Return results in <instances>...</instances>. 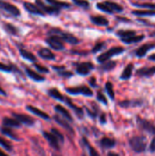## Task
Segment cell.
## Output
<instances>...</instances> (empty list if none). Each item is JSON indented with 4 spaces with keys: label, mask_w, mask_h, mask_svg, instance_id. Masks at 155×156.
<instances>
[{
    "label": "cell",
    "mask_w": 155,
    "mask_h": 156,
    "mask_svg": "<svg viewBox=\"0 0 155 156\" xmlns=\"http://www.w3.org/2000/svg\"><path fill=\"white\" fill-rule=\"evenodd\" d=\"M48 35L50 36H58L62 41H65L69 44H71V45H77L79 43V39L73 36L72 34L70 33H67V32H63L61 31L59 28H51L48 32Z\"/></svg>",
    "instance_id": "obj_1"
},
{
    "label": "cell",
    "mask_w": 155,
    "mask_h": 156,
    "mask_svg": "<svg viewBox=\"0 0 155 156\" xmlns=\"http://www.w3.org/2000/svg\"><path fill=\"white\" fill-rule=\"evenodd\" d=\"M129 144L132 149L136 153H143L146 150L147 146V139L145 136H134L130 139Z\"/></svg>",
    "instance_id": "obj_2"
},
{
    "label": "cell",
    "mask_w": 155,
    "mask_h": 156,
    "mask_svg": "<svg viewBox=\"0 0 155 156\" xmlns=\"http://www.w3.org/2000/svg\"><path fill=\"white\" fill-rule=\"evenodd\" d=\"M125 50L124 48L122 47H114V48H111V49H109L108 51L102 53L101 55H100L97 58L98 62L100 63H103V62H106L108 61L111 58H112L113 56H116V55H119V54H122L123 53Z\"/></svg>",
    "instance_id": "obj_3"
},
{
    "label": "cell",
    "mask_w": 155,
    "mask_h": 156,
    "mask_svg": "<svg viewBox=\"0 0 155 156\" xmlns=\"http://www.w3.org/2000/svg\"><path fill=\"white\" fill-rule=\"evenodd\" d=\"M66 90L69 94H73V95L82 94V95L88 96V97H90V96L93 95L92 90L87 86H79V87H74V88H67Z\"/></svg>",
    "instance_id": "obj_4"
},
{
    "label": "cell",
    "mask_w": 155,
    "mask_h": 156,
    "mask_svg": "<svg viewBox=\"0 0 155 156\" xmlns=\"http://www.w3.org/2000/svg\"><path fill=\"white\" fill-rule=\"evenodd\" d=\"M46 42L51 48H53L55 50L64 49V45L62 43V40L58 36H50L49 37H48L46 39Z\"/></svg>",
    "instance_id": "obj_5"
},
{
    "label": "cell",
    "mask_w": 155,
    "mask_h": 156,
    "mask_svg": "<svg viewBox=\"0 0 155 156\" xmlns=\"http://www.w3.org/2000/svg\"><path fill=\"white\" fill-rule=\"evenodd\" d=\"M0 8L5 10V12L15 16H20V10L14 5L5 2L4 0H0Z\"/></svg>",
    "instance_id": "obj_6"
},
{
    "label": "cell",
    "mask_w": 155,
    "mask_h": 156,
    "mask_svg": "<svg viewBox=\"0 0 155 156\" xmlns=\"http://www.w3.org/2000/svg\"><path fill=\"white\" fill-rule=\"evenodd\" d=\"M94 69V65L91 62H83L80 63L77 66V73L82 76H86L88 75L92 69Z\"/></svg>",
    "instance_id": "obj_7"
},
{
    "label": "cell",
    "mask_w": 155,
    "mask_h": 156,
    "mask_svg": "<svg viewBox=\"0 0 155 156\" xmlns=\"http://www.w3.org/2000/svg\"><path fill=\"white\" fill-rule=\"evenodd\" d=\"M36 4L44 13L50 14V15H57L59 13L58 8H56L52 5H47L44 4V2L42 0H36Z\"/></svg>",
    "instance_id": "obj_8"
},
{
    "label": "cell",
    "mask_w": 155,
    "mask_h": 156,
    "mask_svg": "<svg viewBox=\"0 0 155 156\" xmlns=\"http://www.w3.org/2000/svg\"><path fill=\"white\" fill-rule=\"evenodd\" d=\"M14 119L18 121L20 123L26 124V125H33L35 123V120L26 114H20V113H13Z\"/></svg>",
    "instance_id": "obj_9"
},
{
    "label": "cell",
    "mask_w": 155,
    "mask_h": 156,
    "mask_svg": "<svg viewBox=\"0 0 155 156\" xmlns=\"http://www.w3.org/2000/svg\"><path fill=\"white\" fill-rule=\"evenodd\" d=\"M155 48V44L154 43H146L143 46H141L139 48L136 49L135 51V55L138 57V58H143L149 50L153 49Z\"/></svg>",
    "instance_id": "obj_10"
},
{
    "label": "cell",
    "mask_w": 155,
    "mask_h": 156,
    "mask_svg": "<svg viewBox=\"0 0 155 156\" xmlns=\"http://www.w3.org/2000/svg\"><path fill=\"white\" fill-rule=\"evenodd\" d=\"M138 124H139V126L143 130H144V131H146V132H148L150 133H153V134L155 135V126L153 123L149 122L148 121H146L144 119L138 118Z\"/></svg>",
    "instance_id": "obj_11"
},
{
    "label": "cell",
    "mask_w": 155,
    "mask_h": 156,
    "mask_svg": "<svg viewBox=\"0 0 155 156\" xmlns=\"http://www.w3.org/2000/svg\"><path fill=\"white\" fill-rule=\"evenodd\" d=\"M24 7L26 11H28L29 13L31 14H34V15H38V16H44L45 13L37 5H34L32 3H29V2H24Z\"/></svg>",
    "instance_id": "obj_12"
},
{
    "label": "cell",
    "mask_w": 155,
    "mask_h": 156,
    "mask_svg": "<svg viewBox=\"0 0 155 156\" xmlns=\"http://www.w3.org/2000/svg\"><path fill=\"white\" fill-rule=\"evenodd\" d=\"M43 136L48 140V142L50 144V146H52L56 150L59 149V141L58 140V138L53 133H48V132H44L43 133Z\"/></svg>",
    "instance_id": "obj_13"
},
{
    "label": "cell",
    "mask_w": 155,
    "mask_h": 156,
    "mask_svg": "<svg viewBox=\"0 0 155 156\" xmlns=\"http://www.w3.org/2000/svg\"><path fill=\"white\" fill-rule=\"evenodd\" d=\"M136 74L140 77H152L155 74V66L153 67H147V68H142L137 70Z\"/></svg>",
    "instance_id": "obj_14"
},
{
    "label": "cell",
    "mask_w": 155,
    "mask_h": 156,
    "mask_svg": "<svg viewBox=\"0 0 155 156\" xmlns=\"http://www.w3.org/2000/svg\"><path fill=\"white\" fill-rule=\"evenodd\" d=\"M54 120L56 121L57 123H58L59 125H61L64 129H66L67 131H69L70 133H74L72 127H71V126L69 125V123L68 122L69 121H67L66 119H63V118H61V117H59V116H58V115H55V116H54Z\"/></svg>",
    "instance_id": "obj_15"
},
{
    "label": "cell",
    "mask_w": 155,
    "mask_h": 156,
    "mask_svg": "<svg viewBox=\"0 0 155 156\" xmlns=\"http://www.w3.org/2000/svg\"><path fill=\"white\" fill-rule=\"evenodd\" d=\"M90 20L93 24H95L97 26L105 27V26L109 25V20L102 16H90Z\"/></svg>",
    "instance_id": "obj_16"
},
{
    "label": "cell",
    "mask_w": 155,
    "mask_h": 156,
    "mask_svg": "<svg viewBox=\"0 0 155 156\" xmlns=\"http://www.w3.org/2000/svg\"><path fill=\"white\" fill-rule=\"evenodd\" d=\"M38 56L44 59H48V60H52L55 58V54L48 48H41L38 51Z\"/></svg>",
    "instance_id": "obj_17"
},
{
    "label": "cell",
    "mask_w": 155,
    "mask_h": 156,
    "mask_svg": "<svg viewBox=\"0 0 155 156\" xmlns=\"http://www.w3.org/2000/svg\"><path fill=\"white\" fill-rule=\"evenodd\" d=\"M26 109H27L30 112L34 113L35 115H37V116H38V117H40V118L44 119V120H48V119H49V116H48L46 112H44L43 111H41V110H39V109H37V108H36V107H33V106H27V107H26Z\"/></svg>",
    "instance_id": "obj_18"
},
{
    "label": "cell",
    "mask_w": 155,
    "mask_h": 156,
    "mask_svg": "<svg viewBox=\"0 0 155 156\" xmlns=\"http://www.w3.org/2000/svg\"><path fill=\"white\" fill-rule=\"evenodd\" d=\"M3 125L5 127L8 128H18L20 127V122L16 121V119H11V118H4L3 120Z\"/></svg>",
    "instance_id": "obj_19"
},
{
    "label": "cell",
    "mask_w": 155,
    "mask_h": 156,
    "mask_svg": "<svg viewBox=\"0 0 155 156\" xmlns=\"http://www.w3.org/2000/svg\"><path fill=\"white\" fill-rule=\"evenodd\" d=\"M116 144V142L113 139H111L109 137H104L100 140V146L104 149H110L114 147Z\"/></svg>",
    "instance_id": "obj_20"
},
{
    "label": "cell",
    "mask_w": 155,
    "mask_h": 156,
    "mask_svg": "<svg viewBox=\"0 0 155 156\" xmlns=\"http://www.w3.org/2000/svg\"><path fill=\"white\" fill-rule=\"evenodd\" d=\"M48 4H50L52 6L56 8H69L70 7V5L68 2H63L59 0H46Z\"/></svg>",
    "instance_id": "obj_21"
},
{
    "label": "cell",
    "mask_w": 155,
    "mask_h": 156,
    "mask_svg": "<svg viewBox=\"0 0 155 156\" xmlns=\"http://www.w3.org/2000/svg\"><path fill=\"white\" fill-rule=\"evenodd\" d=\"M133 68H134L133 64H128V65L126 66V68L124 69L123 72L122 73L121 79H122V80H129V79L132 77V75Z\"/></svg>",
    "instance_id": "obj_22"
},
{
    "label": "cell",
    "mask_w": 155,
    "mask_h": 156,
    "mask_svg": "<svg viewBox=\"0 0 155 156\" xmlns=\"http://www.w3.org/2000/svg\"><path fill=\"white\" fill-rule=\"evenodd\" d=\"M26 72L27 76L30 79H32L33 80H35V81H43V80H45V78L43 76H41L40 74H38L37 72H36V71H34V70H32L30 69H26Z\"/></svg>",
    "instance_id": "obj_23"
},
{
    "label": "cell",
    "mask_w": 155,
    "mask_h": 156,
    "mask_svg": "<svg viewBox=\"0 0 155 156\" xmlns=\"http://www.w3.org/2000/svg\"><path fill=\"white\" fill-rule=\"evenodd\" d=\"M144 38V35H140V36H132V37H129L127 38H123V39H121L122 42H124L125 44H134V43H138L140 41H142L143 39Z\"/></svg>",
    "instance_id": "obj_24"
},
{
    "label": "cell",
    "mask_w": 155,
    "mask_h": 156,
    "mask_svg": "<svg viewBox=\"0 0 155 156\" xmlns=\"http://www.w3.org/2000/svg\"><path fill=\"white\" fill-rule=\"evenodd\" d=\"M55 110H56L58 113H60L67 121H69V122L72 121V117H71L70 113H69V112L67 111V109H65L63 106H61V105H57V106L55 107Z\"/></svg>",
    "instance_id": "obj_25"
},
{
    "label": "cell",
    "mask_w": 155,
    "mask_h": 156,
    "mask_svg": "<svg viewBox=\"0 0 155 156\" xmlns=\"http://www.w3.org/2000/svg\"><path fill=\"white\" fill-rule=\"evenodd\" d=\"M113 12H118V13H121V12H122L123 11V7L121 5H119V4H117V3H115V2H112V1H105L104 2Z\"/></svg>",
    "instance_id": "obj_26"
},
{
    "label": "cell",
    "mask_w": 155,
    "mask_h": 156,
    "mask_svg": "<svg viewBox=\"0 0 155 156\" xmlns=\"http://www.w3.org/2000/svg\"><path fill=\"white\" fill-rule=\"evenodd\" d=\"M0 132L3 133V134H5V135H6V136H8V137H10L11 139H14V140H18V137L16 136V134L11 130V128H8V127H2V128H0Z\"/></svg>",
    "instance_id": "obj_27"
},
{
    "label": "cell",
    "mask_w": 155,
    "mask_h": 156,
    "mask_svg": "<svg viewBox=\"0 0 155 156\" xmlns=\"http://www.w3.org/2000/svg\"><path fill=\"white\" fill-rule=\"evenodd\" d=\"M116 34H117V36H118L121 39L127 38V37H132V36L136 35L135 31H133V30H119Z\"/></svg>",
    "instance_id": "obj_28"
},
{
    "label": "cell",
    "mask_w": 155,
    "mask_h": 156,
    "mask_svg": "<svg viewBox=\"0 0 155 156\" xmlns=\"http://www.w3.org/2000/svg\"><path fill=\"white\" fill-rule=\"evenodd\" d=\"M132 14L137 16H155V10H133Z\"/></svg>",
    "instance_id": "obj_29"
},
{
    "label": "cell",
    "mask_w": 155,
    "mask_h": 156,
    "mask_svg": "<svg viewBox=\"0 0 155 156\" xmlns=\"http://www.w3.org/2000/svg\"><path fill=\"white\" fill-rule=\"evenodd\" d=\"M48 94H49V96H51L52 98H54L56 100H58V101H65L64 100V96L57 89H50L48 90Z\"/></svg>",
    "instance_id": "obj_30"
},
{
    "label": "cell",
    "mask_w": 155,
    "mask_h": 156,
    "mask_svg": "<svg viewBox=\"0 0 155 156\" xmlns=\"http://www.w3.org/2000/svg\"><path fill=\"white\" fill-rule=\"evenodd\" d=\"M19 52H20V55L24 58H26V59H27V60H29V61H36L37 60V58L31 53V52H29V51H27V50H26V49H20L19 50Z\"/></svg>",
    "instance_id": "obj_31"
},
{
    "label": "cell",
    "mask_w": 155,
    "mask_h": 156,
    "mask_svg": "<svg viewBox=\"0 0 155 156\" xmlns=\"http://www.w3.org/2000/svg\"><path fill=\"white\" fill-rule=\"evenodd\" d=\"M4 28H5V30L7 33L11 34V35L16 36V35L18 34V29H17L15 26H13L12 24L5 23V24H4Z\"/></svg>",
    "instance_id": "obj_32"
},
{
    "label": "cell",
    "mask_w": 155,
    "mask_h": 156,
    "mask_svg": "<svg viewBox=\"0 0 155 156\" xmlns=\"http://www.w3.org/2000/svg\"><path fill=\"white\" fill-rule=\"evenodd\" d=\"M115 66H116L115 61H106V62H103V64L100 67V69L103 71H109L114 69Z\"/></svg>",
    "instance_id": "obj_33"
},
{
    "label": "cell",
    "mask_w": 155,
    "mask_h": 156,
    "mask_svg": "<svg viewBox=\"0 0 155 156\" xmlns=\"http://www.w3.org/2000/svg\"><path fill=\"white\" fill-rule=\"evenodd\" d=\"M122 107H135L141 106L143 104L142 101H125L120 103Z\"/></svg>",
    "instance_id": "obj_34"
},
{
    "label": "cell",
    "mask_w": 155,
    "mask_h": 156,
    "mask_svg": "<svg viewBox=\"0 0 155 156\" xmlns=\"http://www.w3.org/2000/svg\"><path fill=\"white\" fill-rule=\"evenodd\" d=\"M96 6H97V8L98 9H100V11H102V12H105V13H108V14H113L114 12L104 3V2H102V3H98L97 5H96Z\"/></svg>",
    "instance_id": "obj_35"
},
{
    "label": "cell",
    "mask_w": 155,
    "mask_h": 156,
    "mask_svg": "<svg viewBox=\"0 0 155 156\" xmlns=\"http://www.w3.org/2000/svg\"><path fill=\"white\" fill-rule=\"evenodd\" d=\"M133 5L142 8H148L149 10H155V4H152V3H142V4L133 3Z\"/></svg>",
    "instance_id": "obj_36"
},
{
    "label": "cell",
    "mask_w": 155,
    "mask_h": 156,
    "mask_svg": "<svg viewBox=\"0 0 155 156\" xmlns=\"http://www.w3.org/2000/svg\"><path fill=\"white\" fill-rule=\"evenodd\" d=\"M83 142H84V144H86V146L88 147V149H89V152H90V156H100L99 154V153L96 151V149H94L89 143H88V141L85 139V138H83Z\"/></svg>",
    "instance_id": "obj_37"
},
{
    "label": "cell",
    "mask_w": 155,
    "mask_h": 156,
    "mask_svg": "<svg viewBox=\"0 0 155 156\" xmlns=\"http://www.w3.org/2000/svg\"><path fill=\"white\" fill-rule=\"evenodd\" d=\"M65 101L68 103V105H69L73 110H75V112H76V113L79 115V116H82V114H83V112H82V109L81 108H79V107H77V106H75L71 101H70V100H69V99H67V100H65Z\"/></svg>",
    "instance_id": "obj_38"
},
{
    "label": "cell",
    "mask_w": 155,
    "mask_h": 156,
    "mask_svg": "<svg viewBox=\"0 0 155 156\" xmlns=\"http://www.w3.org/2000/svg\"><path fill=\"white\" fill-rule=\"evenodd\" d=\"M106 90L109 94V96L111 97V99H114L115 97V93H114V90H113V86L111 84V82H107L106 83Z\"/></svg>",
    "instance_id": "obj_39"
},
{
    "label": "cell",
    "mask_w": 155,
    "mask_h": 156,
    "mask_svg": "<svg viewBox=\"0 0 155 156\" xmlns=\"http://www.w3.org/2000/svg\"><path fill=\"white\" fill-rule=\"evenodd\" d=\"M72 1L75 5H77L80 7H83V8H88L90 5V3L87 0H72Z\"/></svg>",
    "instance_id": "obj_40"
},
{
    "label": "cell",
    "mask_w": 155,
    "mask_h": 156,
    "mask_svg": "<svg viewBox=\"0 0 155 156\" xmlns=\"http://www.w3.org/2000/svg\"><path fill=\"white\" fill-rule=\"evenodd\" d=\"M0 145H1L2 147H4L5 149L8 150V151H11V150H12V144H11L8 141L5 140V139L2 138V137H0Z\"/></svg>",
    "instance_id": "obj_41"
},
{
    "label": "cell",
    "mask_w": 155,
    "mask_h": 156,
    "mask_svg": "<svg viewBox=\"0 0 155 156\" xmlns=\"http://www.w3.org/2000/svg\"><path fill=\"white\" fill-rule=\"evenodd\" d=\"M51 133H53V134L58 138V140L60 143H63V142H64V136H63L57 129H52V130H51Z\"/></svg>",
    "instance_id": "obj_42"
},
{
    "label": "cell",
    "mask_w": 155,
    "mask_h": 156,
    "mask_svg": "<svg viewBox=\"0 0 155 156\" xmlns=\"http://www.w3.org/2000/svg\"><path fill=\"white\" fill-rule=\"evenodd\" d=\"M104 47H105V43H104V42L97 43V44L94 46V48H92V53H96V52H98V51L101 50Z\"/></svg>",
    "instance_id": "obj_43"
},
{
    "label": "cell",
    "mask_w": 155,
    "mask_h": 156,
    "mask_svg": "<svg viewBox=\"0 0 155 156\" xmlns=\"http://www.w3.org/2000/svg\"><path fill=\"white\" fill-rule=\"evenodd\" d=\"M0 70L5 71V72H10V71H12V67L5 65L4 63H0Z\"/></svg>",
    "instance_id": "obj_44"
},
{
    "label": "cell",
    "mask_w": 155,
    "mask_h": 156,
    "mask_svg": "<svg viewBox=\"0 0 155 156\" xmlns=\"http://www.w3.org/2000/svg\"><path fill=\"white\" fill-rule=\"evenodd\" d=\"M35 68L39 71V72H43V73H48V69H47L46 67L40 65V64H35Z\"/></svg>",
    "instance_id": "obj_45"
},
{
    "label": "cell",
    "mask_w": 155,
    "mask_h": 156,
    "mask_svg": "<svg viewBox=\"0 0 155 156\" xmlns=\"http://www.w3.org/2000/svg\"><path fill=\"white\" fill-rule=\"evenodd\" d=\"M97 98H98V100H99L100 102H102V103H104V104H108V101H107V99L105 98V96H104L101 92H98V94H97Z\"/></svg>",
    "instance_id": "obj_46"
},
{
    "label": "cell",
    "mask_w": 155,
    "mask_h": 156,
    "mask_svg": "<svg viewBox=\"0 0 155 156\" xmlns=\"http://www.w3.org/2000/svg\"><path fill=\"white\" fill-rule=\"evenodd\" d=\"M58 74L63 77H71L72 76V72H70V71H58Z\"/></svg>",
    "instance_id": "obj_47"
},
{
    "label": "cell",
    "mask_w": 155,
    "mask_h": 156,
    "mask_svg": "<svg viewBox=\"0 0 155 156\" xmlns=\"http://www.w3.org/2000/svg\"><path fill=\"white\" fill-rule=\"evenodd\" d=\"M150 151L154 153L155 152V137L153 139L152 143H151V145H150Z\"/></svg>",
    "instance_id": "obj_48"
},
{
    "label": "cell",
    "mask_w": 155,
    "mask_h": 156,
    "mask_svg": "<svg viewBox=\"0 0 155 156\" xmlns=\"http://www.w3.org/2000/svg\"><path fill=\"white\" fill-rule=\"evenodd\" d=\"M53 69H56V70H59V71H60L61 69H64V67H63V66H62V67H57V66H54V67H53Z\"/></svg>",
    "instance_id": "obj_49"
},
{
    "label": "cell",
    "mask_w": 155,
    "mask_h": 156,
    "mask_svg": "<svg viewBox=\"0 0 155 156\" xmlns=\"http://www.w3.org/2000/svg\"><path fill=\"white\" fill-rule=\"evenodd\" d=\"M149 59L153 60V61H155V54H153V55L149 56Z\"/></svg>",
    "instance_id": "obj_50"
},
{
    "label": "cell",
    "mask_w": 155,
    "mask_h": 156,
    "mask_svg": "<svg viewBox=\"0 0 155 156\" xmlns=\"http://www.w3.org/2000/svg\"><path fill=\"white\" fill-rule=\"evenodd\" d=\"M96 82H95V79L94 78H92L91 80H90V84L92 85V86H96V84H95Z\"/></svg>",
    "instance_id": "obj_51"
},
{
    "label": "cell",
    "mask_w": 155,
    "mask_h": 156,
    "mask_svg": "<svg viewBox=\"0 0 155 156\" xmlns=\"http://www.w3.org/2000/svg\"><path fill=\"white\" fill-rule=\"evenodd\" d=\"M0 94H2V95H6V93H5V91L0 87Z\"/></svg>",
    "instance_id": "obj_52"
},
{
    "label": "cell",
    "mask_w": 155,
    "mask_h": 156,
    "mask_svg": "<svg viewBox=\"0 0 155 156\" xmlns=\"http://www.w3.org/2000/svg\"><path fill=\"white\" fill-rule=\"evenodd\" d=\"M0 156H8V155H7L5 152H3V151L0 149Z\"/></svg>",
    "instance_id": "obj_53"
},
{
    "label": "cell",
    "mask_w": 155,
    "mask_h": 156,
    "mask_svg": "<svg viewBox=\"0 0 155 156\" xmlns=\"http://www.w3.org/2000/svg\"><path fill=\"white\" fill-rule=\"evenodd\" d=\"M100 119H101V122L104 123V122H105V115H104V114L101 115V118H100Z\"/></svg>",
    "instance_id": "obj_54"
},
{
    "label": "cell",
    "mask_w": 155,
    "mask_h": 156,
    "mask_svg": "<svg viewBox=\"0 0 155 156\" xmlns=\"http://www.w3.org/2000/svg\"><path fill=\"white\" fill-rule=\"evenodd\" d=\"M108 156H119L117 154H115V153H109L108 154Z\"/></svg>",
    "instance_id": "obj_55"
},
{
    "label": "cell",
    "mask_w": 155,
    "mask_h": 156,
    "mask_svg": "<svg viewBox=\"0 0 155 156\" xmlns=\"http://www.w3.org/2000/svg\"><path fill=\"white\" fill-rule=\"evenodd\" d=\"M52 156H61V155H59V154H53Z\"/></svg>",
    "instance_id": "obj_56"
},
{
    "label": "cell",
    "mask_w": 155,
    "mask_h": 156,
    "mask_svg": "<svg viewBox=\"0 0 155 156\" xmlns=\"http://www.w3.org/2000/svg\"><path fill=\"white\" fill-rule=\"evenodd\" d=\"M83 156H85V155H83Z\"/></svg>",
    "instance_id": "obj_57"
}]
</instances>
